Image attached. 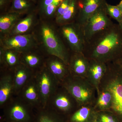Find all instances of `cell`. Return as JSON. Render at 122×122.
<instances>
[{"label":"cell","instance_id":"cell-1","mask_svg":"<svg viewBox=\"0 0 122 122\" xmlns=\"http://www.w3.org/2000/svg\"><path fill=\"white\" fill-rule=\"evenodd\" d=\"M83 53L89 59L107 63L122 57V31L113 23L86 42Z\"/></svg>","mask_w":122,"mask_h":122},{"label":"cell","instance_id":"cell-2","mask_svg":"<svg viewBox=\"0 0 122 122\" xmlns=\"http://www.w3.org/2000/svg\"><path fill=\"white\" fill-rule=\"evenodd\" d=\"M33 33L38 48L47 56H56L68 65L71 53L65 45L54 21L40 19Z\"/></svg>","mask_w":122,"mask_h":122},{"label":"cell","instance_id":"cell-3","mask_svg":"<svg viewBox=\"0 0 122 122\" xmlns=\"http://www.w3.org/2000/svg\"><path fill=\"white\" fill-rule=\"evenodd\" d=\"M107 64V72L99 88L106 89L111 93L112 105L109 111L114 114L122 122V70L113 62Z\"/></svg>","mask_w":122,"mask_h":122},{"label":"cell","instance_id":"cell-4","mask_svg":"<svg viewBox=\"0 0 122 122\" xmlns=\"http://www.w3.org/2000/svg\"><path fill=\"white\" fill-rule=\"evenodd\" d=\"M74 98L79 107L94 105L96 89L86 78L69 76L61 84Z\"/></svg>","mask_w":122,"mask_h":122},{"label":"cell","instance_id":"cell-5","mask_svg":"<svg viewBox=\"0 0 122 122\" xmlns=\"http://www.w3.org/2000/svg\"><path fill=\"white\" fill-rule=\"evenodd\" d=\"M12 97L4 107L3 120L5 122H34L35 114L31 105L19 96Z\"/></svg>","mask_w":122,"mask_h":122},{"label":"cell","instance_id":"cell-6","mask_svg":"<svg viewBox=\"0 0 122 122\" xmlns=\"http://www.w3.org/2000/svg\"><path fill=\"white\" fill-rule=\"evenodd\" d=\"M79 107L74 98L61 84L50 96L46 108L68 119Z\"/></svg>","mask_w":122,"mask_h":122},{"label":"cell","instance_id":"cell-7","mask_svg":"<svg viewBox=\"0 0 122 122\" xmlns=\"http://www.w3.org/2000/svg\"><path fill=\"white\" fill-rule=\"evenodd\" d=\"M59 34L70 52H82L85 42L83 28L76 22L58 26Z\"/></svg>","mask_w":122,"mask_h":122},{"label":"cell","instance_id":"cell-8","mask_svg":"<svg viewBox=\"0 0 122 122\" xmlns=\"http://www.w3.org/2000/svg\"><path fill=\"white\" fill-rule=\"evenodd\" d=\"M35 77L39 92L41 108L45 109L50 96L61 84L45 64L35 72Z\"/></svg>","mask_w":122,"mask_h":122},{"label":"cell","instance_id":"cell-9","mask_svg":"<svg viewBox=\"0 0 122 122\" xmlns=\"http://www.w3.org/2000/svg\"><path fill=\"white\" fill-rule=\"evenodd\" d=\"M106 4L90 17L82 27L86 43L95 35L113 24L106 12Z\"/></svg>","mask_w":122,"mask_h":122},{"label":"cell","instance_id":"cell-10","mask_svg":"<svg viewBox=\"0 0 122 122\" xmlns=\"http://www.w3.org/2000/svg\"><path fill=\"white\" fill-rule=\"evenodd\" d=\"M0 46L20 53L38 48V44L33 33L0 37Z\"/></svg>","mask_w":122,"mask_h":122},{"label":"cell","instance_id":"cell-11","mask_svg":"<svg viewBox=\"0 0 122 122\" xmlns=\"http://www.w3.org/2000/svg\"><path fill=\"white\" fill-rule=\"evenodd\" d=\"M40 20V18L36 10L25 15L18 20L7 36L33 33Z\"/></svg>","mask_w":122,"mask_h":122},{"label":"cell","instance_id":"cell-12","mask_svg":"<svg viewBox=\"0 0 122 122\" xmlns=\"http://www.w3.org/2000/svg\"><path fill=\"white\" fill-rule=\"evenodd\" d=\"M106 2V0H78V12L76 22L83 27L89 18Z\"/></svg>","mask_w":122,"mask_h":122},{"label":"cell","instance_id":"cell-13","mask_svg":"<svg viewBox=\"0 0 122 122\" xmlns=\"http://www.w3.org/2000/svg\"><path fill=\"white\" fill-rule=\"evenodd\" d=\"M45 64L60 84L70 75L68 65L56 56H47Z\"/></svg>","mask_w":122,"mask_h":122},{"label":"cell","instance_id":"cell-14","mask_svg":"<svg viewBox=\"0 0 122 122\" xmlns=\"http://www.w3.org/2000/svg\"><path fill=\"white\" fill-rule=\"evenodd\" d=\"M68 66L71 75L86 78L89 59L83 53L71 52Z\"/></svg>","mask_w":122,"mask_h":122},{"label":"cell","instance_id":"cell-15","mask_svg":"<svg viewBox=\"0 0 122 122\" xmlns=\"http://www.w3.org/2000/svg\"><path fill=\"white\" fill-rule=\"evenodd\" d=\"M89 59V66L86 78L95 88L97 94L101 81L107 72V64L94 59Z\"/></svg>","mask_w":122,"mask_h":122},{"label":"cell","instance_id":"cell-16","mask_svg":"<svg viewBox=\"0 0 122 122\" xmlns=\"http://www.w3.org/2000/svg\"><path fill=\"white\" fill-rule=\"evenodd\" d=\"M18 96L37 110L41 108L40 95L35 75L23 86Z\"/></svg>","mask_w":122,"mask_h":122},{"label":"cell","instance_id":"cell-17","mask_svg":"<svg viewBox=\"0 0 122 122\" xmlns=\"http://www.w3.org/2000/svg\"><path fill=\"white\" fill-rule=\"evenodd\" d=\"M46 57L38 47L20 53L21 63L35 72L44 66Z\"/></svg>","mask_w":122,"mask_h":122},{"label":"cell","instance_id":"cell-18","mask_svg":"<svg viewBox=\"0 0 122 122\" xmlns=\"http://www.w3.org/2000/svg\"><path fill=\"white\" fill-rule=\"evenodd\" d=\"M12 70L13 78V95L18 96L23 86L34 76L35 72L21 63Z\"/></svg>","mask_w":122,"mask_h":122},{"label":"cell","instance_id":"cell-19","mask_svg":"<svg viewBox=\"0 0 122 122\" xmlns=\"http://www.w3.org/2000/svg\"><path fill=\"white\" fill-rule=\"evenodd\" d=\"M1 72L0 79V106L3 107L13 95V75L12 69Z\"/></svg>","mask_w":122,"mask_h":122},{"label":"cell","instance_id":"cell-20","mask_svg":"<svg viewBox=\"0 0 122 122\" xmlns=\"http://www.w3.org/2000/svg\"><path fill=\"white\" fill-rule=\"evenodd\" d=\"M63 0H39L36 10L41 20H54L56 12Z\"/></svg>","mask_w":122,"mask_h":122},{"label":"cell","instance_id":"cell-21","mask_svg":"<svg viewBox=\"0 0 122 122\" xmlns=\"http://www.w3.org/2000/svg\"><path fill=\"white\" fill-rule=\"evenodd\" d=\"M97 112L93 105L81 106L69 116L68 122H95Z\"/></svg>","mask_w":122,"mask_h":122},{"label":"cell","instance_id":"cell-22","mask_svg":"<svg viewBox=\"0 0 122 122\" xmlns=\"http://www.w3.org/2000/svg\"><path fill=\"white\" fill-rule=\"evenodd\" d=\"M20 63V53L0 46V71L12 69Z\"/></svg>","mask_w":122,"mask_h":122},{"label":"cell","instance_id":"cell-23","mask_svg":"<svg viewBox=\"0 0 122 122\" xmlns=\"http://www.w3.org/2000/svg\"><path fill=\"white\" fill-rule=\"evenodd\" d=\"M25 15L9 12L0 14V37L8 35L18 21Z\"/></svg>","mask_w":122,"mask_h":122},{"label":"cell","instance_id":"cell-24","mask_svg":"<svg viewBox=\"0 0 122 122\" xmlns=\"http://www.w3.org/2000/svg\"><path fill=\"white\" fill-rule=\"evenodd\" d=\"M78 12V0H70L62 15L54 21L58 26L76 22Z\"/></svg>","mask_w":122,"mask_h":122},{"label":"cell","instance_id":"cell-25","mask_svg":"<svg viewBox=\"0 0 122 122\" xmlns=\"http://www.w3.org/2000/svg\"><path fill=\"white\" fill-rule=\"evenodd\" d=\"M111 93L106 89L99 87L93 106L97 111H110L112 105Z\"/></svg>","mask_w":122,"mask_h":122},{"label":"cell","instance_id":"cell-26","mask_svg":"<svg viewBox=\"0 0 122 122\" xmlns=\"http://www.w3.org/2000/svg\"><path fill=\"white\" fill-rule=\"evenodd\" d=\"M34 122H68V119L47 109H38Z\"/></svg>","mask_w":122,"mask_h":122},{"label":"cell","instance_id":"cell-27","mask_svg":"<svg viewBox=\"0 0 122 122\" xmlns=\"http://www.w3.org/2000/svg\"><path fill=\"white\" fill-rule=\"evenodd\" d=\"M36 5L30 0H12L8 12L26 15L36 10Z\"/></svg>","mask_w":122,"mask_h":122},{"label":"cell","instance_id":"cell-28","mask_svg":"<svg viewBox=\"0 0 122 122\" xmlns=\"http://www.w3.org/2000/svg\"><path fill=\"white\" fill-rule=\"evenodd\" d=\"M95 122H120L114 113L109 111H97Z\"/></svg>","mask_w":122,"mask_h":122},{"label":"cell","instance_id":"cell-29","mask_svg":"<svg viewBox=\"0 0 122 122\" xmlns=\"http://www.w3.org/2000/svg\"><path fill=\"white\" fill-rule=\"evenodd\" d=\"M106 12L108 15L116 20L118 24L122 20V12L117 5H112L107 2L105 5Z\"/></svg>","mask_w":122,"mask_h":122},{"label":"cell","instance_id":"cell-30","mask_svg":"<svg viewBox=\"0 0 122 122\" xmlns=\"http://www.w3.org/2000/svg\"><path fill=\"white\" fill-rule=\"evenodd\" d=\"M12 0H0V14L8 12Z\"/></svg>","mask_w":122,"mask_h":122},{"label":"cell","instance_id":"cell-31","mask_svg":"<svg viewBox=\"0 0 122 122\" xmlns=\"http://www.w3.org/2000/svg\"><path fill=\"white\" fill-rule=\"evenodd\" d=\"M113 62L117 65L122 70V57Z\"/></svg>","mask_w":122,"mask_h":122},{"label":"cell","instance_id":"cell-32","mask_svg":"<svg viewBox=\"0 0 122 122\" xmlns=\"http://www.w3.org/2000/svg\"><path fill=\"white\" fill-rule=\"evenodd\" d=\"M117 5L122 12V0L120 1V3L118 4Z\"/></svg>","mask_w":122,"mask_h":122},{"label":"cell","instance_id":"cell-33","mask_svg":"<svg viewBox=\"0 0 122 122\" xmlns=\"http://www.w3.org/2000/svg\"><path fill=\"white\" fill-rule=\"evenodd\" d=\"M118 24L119 25L120 29H121V30H122V20L121 22H119V23H118Z\"/></svg>","mask_w":122,"mask_h":122},{"label":"cell","instance_id":"cell-34","mask_svg":"<svg viewBox=\"0 0 122 122\" xmlns=\"http://www.w3.org/2000/svg\"><path fill=\"white\" fill-rule=\"evenodd\" d=\"M30 0L32 1L34 3H35V4L36 5L39 0Z\"/></svg>","mask_w":122,"mask_h":122},{"label":"cell","instance_id":"cell-35","mask_svg":"<svg viewBox=\"0 0 122 122\" xmlns=\"http://www.w3.org/2000/svg\"></svg>","mask_w":122,"mask_h":122}]
</instances>
